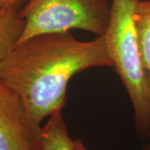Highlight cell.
I'll return each instance as SVG.
<instances>
[{
    "label": "cell",
    "mask_w": 150,
    "mask_h": 150,
    "mask_svg": "<svg viewBox=\"0 0 150 150\" xmlns=\"http://www.w3.org/2000/svg\"><path fill=\"white\" fill-rule=\"evenodd\" d=\"M139 0H112L106 45L117 72L129 94L139 136L147 138L150 129V90L142 64L135 25Z\"/></svg>",
    "instance_id": "obj_2"
},
{
    "label": "cell",
    "mask_w": 150,
    "mask_h": 150,
    "mask_svg": "<svg viewBox=\"0 0 150 150\" xmlns=\"http://www.w3.org/2000/svg\"><path fill=\"white\" fill-rule=\"evenodd\" d=\"M74 150H89L83 144V142L79 139H76L74 140Z\"/></svg>",
    "instance_id": "obj_9"
},
{
    "label": "cell",
    "mask_w": 150,
    "mask_h": 150,
    "mask_svg": "<svg viewBox=\"0 0 150 150\" xmlns=\"http://www.w3.org/2000/svg\"><path fill=\"white\" fill-rule=\"evenodd\" d=\"M24 28L18 43L43 33L79 29L103 36L111 5L108 0H28L20 9Z\"/></svg>",
    "instance_id": "obj_3"
},
{
    "label": "cell",
    "mask_w": 150,
    "mask_h": 150,
    "mask_svg": "<svg viewBox=\"0 0 150 150\" xmlns=\"http://www.w3.org/2000/svg\"><path fill=\"white\" fill-rule=\"evenodd\" d=\"M39 150H74L62 112L50 116L42 127Z\"/></svg>",
    "instance_id": "obj_5"
},
{
    "label": "cell",
    "mask_w": 150,
    "mask_h": 150,
    "mask_svg": "<svg viewBox=\"0 0 150 150\" xmlns=\"http://www.w3.org/2000/svg\"><path fill=\"white\" fill-rule=\"evenodd\" d=\"M23 0H0V10L16 8H19Z\"/></svg>",
    "instance_id": "obj_8"
},
{
    "label": "cell",
    "mask_w": 150,
    "mask_h": 150,
    "mask_svg": "<svg viewBox=\"0 0 150 150\" xmlns=\"http://www.w3.org/2000/svg\"><path fill=\"white\" fill-rule=\"evenodd\" d=\"M134 18L142 64L150 90V0H139Z\"/></svg>",
    "instance_id": "obj_7"
},
{
    "label": "cell",
    "mask_w": 150,
    "mask_h": 150,
    "mask_svg": "<svg viewBox=\"0 0 150 150\" xmlns=\"http://www.w3.org/2000/svg\"><path fill=\"white\" fill-rule=\"evenodd\" d=\"M41 133L33 129L20 97L0 79V150H39Z\"/></svg>",
    "instance_id": "obj_4"
},
{
    "label": "cell",
    "mask_w": 150,
    "mask_h": 150,
    "mask_svg": "<svg viewBox=\"0 0 150 150\" xmlns=\"http://www.w3.org/2000/svg\"><path fill=\"white\" fill-rule=\"evenodd\" d=\"M147 138H148V139H150V129H149V134H148V136H147Z\"/></svg>",
    "instance_id": "obj_11"
},
{
    "label": "cell",
    "mask_w": 150,
    "mask_h": 150,
    "mask_svg": "<svg viewBox=\"0 0 150 150\" xmlns=\"http://www.w3.org/2000/svg\"><path fill=\"white\" fill-rule=\"evenodd\" d=\"M141 150H150V144L144 145V146L143 147V149Z\"/></svg>",
    "instance_id": "obj_10"
},
{
    "label": "cell",
    "mask_w": 150,
    "mask_h": 150,
    "mask_svg": "<svg viewBox=\"0 0 150 150\" xmlns=\"http://www.w3.org/2000/svg\"><path fill=\"white\" fill-rule=\"evenodd\" d=\"M97 67H112L104 36L79 41L71 32L43 33L17 43L0 61V79L20 97L30 123L42 122L67 103L70 79Z\"/></svg>",
    "instance_id": "obj_1"
},
{
    "label": "cell",
    "mask_w": 150,
    "mask_h": 150,
    "mask_svg": "<svg viewBox=\"0 0 150 150\" xmlns=\"http://www.w3.org/2000/svg\"><path fill=\"white\" fill-rule=\"evenodd\" d=\"M23 28L24 19L22 18L19 8L0 10V61L15 47Z\"/></svg>",
    "instance_id": "obj_6"
}]
</instances>
